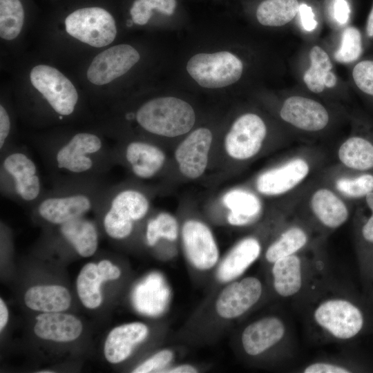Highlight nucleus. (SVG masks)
<instances>
[{
  "instance_id": "nucleus-1",
  "label": "nucleus",
  "mask_w": 373,
  "mask_h": 373,
  "mask_svg": "<svg viewBox=\"0 0 373 373\" xmlns=\"http://www.w3.org/2000/svg\"><path fill=\"white\" fill-rule=\"evenodd\" d=\"M35 144L52 186L104 181L115 164L113 146L92 132L41 139Z\"/></svg>"
},
{
  "instance_id": "nucleus-2",
  "label": "nucleus",
  "mask_w": 373,
  "mask_h": 373,
  "mask_svg": "<svg viewBox=\"0 0 373 373\" xmlns=\"http://www.w3.org/2000/svg\"><path fill=\"white\" fill-rule=\"evenodd\" d=\"M327 153L317 146L296 149L257 175L258 194L283 202L298 199L326 166Z\"/></svg>"
},
{
  "instance_id": "nucleus-3",
  "label": "nucleus",
  "mask_w": 373,
  "mask_h": 373,
  "mask_svg": "<svg viewBox=\"0 0 373 373\" xmlns=\"http://www.w3.org/2000/svg\"><path fill=\"white\" fill-rule=\"evenodd\" d=\"M109 186L107 181L52 186L31 208L33 216L59 226L95 211Z\"/></svg>"
},
{
  "instance_id": "nucleus-4",
  "label": "nucleus",
  "mask_w": 373,
  "mask_h": 373,
  "mask_svg": "<svg viewBox=\"0 0 373 373\" xmlns=\"http://www.w3.org/2000/svg\"><path fill=\"white\" fill-rule=\"evenodd\" d=\"M310 325L323 339L350 341L365 329V315L361 307L343 293L320 295L309 312Z\"/></svg>"
},
{
  "instance_id": "nucleus-5",
  "label": "nucleus",
  "mask_w": 373,
  "mask_h": 373,
  "mask_svg": "<svg viewBox=\"0 0 373 373\" xmlns=\"http://www.w3.org/2000/svg\"><path fill=\"white\" fill-rule=\"evenodd\" d=\"M1 194L32 208L46 192L37 163L23 146L12 145L1 153Z\"/></svg>"
},
{
  "instance_id": "nucleus-6",
  "label": "nucleus",
  "mask_w": 373,
  "mask_h": 373,
  "mask_svg": "<svg viewBox=\"0 0 373 373\" xmlns=\"http://www.w3.org/2000/svg\"><path fill=\"white\" fill-rule=\"evenodd\" d=\"M149 207V198L142 191L109 185L95 211L100 216L106 235L123 240L131 234L134 222L146 216Z\"/></svg>"
},
{
  "instance_id": "nucleus-7",
  "label": "nucleus",
  "mask_w": 373,
  "mask_h": 373,
  "mask_svg": "<svg viewBox=\"0 0 373 373\" xmlns=\"http://www.w3.org/2000/svg\"><path fill=\"white\" fill-rule=\"evenodd\" d=\"M349 203L318 176L298 200L294 213L325 238L348 221Z\"/></svg>"
},
{
  "instance_id": "nucleus-8",
  "label": "nucleus",
  "mask_w": 373,
  "mask_h": 373,
  "mask_svg": "<svg viewBox=\"0 0 373 373\" xmlns=\"http://www.w3.org/2000/svg\"><path fill=\"white\" fill-rule=\"evenodd\" d=\"M135 119L146 132L162 137H177L188 133L196 119L193 108L187 102L173 96L158 97L142 104Z\"/></svg>"
},
{
  "instance_id": "nucleus-9",
  "label": "nucleus",
  "mask_w": 373,
  "mask_h": 373,
  "mask_svg": "<svg viewBox=\"0 0 373 373\" xmlns=\"http://www.w3.org/2000/svg\"><path fill=\"white\" fill-rule=\"evenodd\" d=\"M320 245L270 265L271 284L277 296L285 299L294 298L307 289L312 276L316 274L314 271L323 265Z\"/></svg>"
},
{
  "instance_id": "nucleus-10",
  "label": "nucleus",
  "mask_w": 373,
  "mask_h": 373,
  "mask_svg": "<svg viewBox=\"0 0 373 373\" xmlns=\"http://www.w3.org/2000/svg\"><path fill=\"white\" fill-rule=\"evenodd\" d=\"M186 70L201 87L218 89L231 86L240 79L243 63L229 51L199 52L190 57Z\"/></svg>"
},
{
  "instance_id": "nucleus-11",
  "label": "nucleus",
  "mask_w": 373,
  "mask_h": 373,
  "mask_svg": "<svg viewBox=\"0 0 373 373\" xmlns=\"http://www.w3.org/2000/svg\"><path fill=\"white\" fill-rule=\"evenodd\" d=\"M32 85L45 99L59 120L73 115L79 100L72 82L59 70L48 65H37L30 73Z\"/></svg>"
},
{
  "instance_id": "nucleus-12",
  "label": "nucleus",
  "mask_w": 373,
  "mask_h": 373,
  "mask_svg": "<svg viewBox=\"0 0 373 373\" xmlns=\"http://www.w3.org/2000/svg\"><path fill=\"white\" fill-rule=\"evenodd\" d=\"M268 136L264 119L255 113H245L232 123L225 137V150L233 160L246 162L261 153Z\"/></svg>"
},
{
  "instance_id": "nucleus-13",
  "label": "nucleus",
  "mask_w": 373,
  "mask_h": 373,
  "mask_svg": "<svg viewBox=\"0 0 373 373\" xmlns=\"http://www.w3.org/2000/svg\"><path fill=\"white\" fill-rule=\"evenodd\" d=\"M66 31L73 37L93 47H104L113 41L117 28L113 17L99 7L83 8L65 19Z\"/></svg>"
},
{
  "instance_id": "nucleus-14",
  "label": "nucleus",
  "mask_w": 373,
  "mask_h": 373,
  "mask_svg": "<svg viewBox=\"0 0 373 373\" xmlns=\"http://www.w3.org/2000/svg\"><path fill=\"white\" fill-rule=\"evenodd\" d=\"M325 238L293 211L278 227L274 238L265 249V260L271 265L280 258L321 243Z\"/></svg>"
},
{
  "instance_id": "nucleus-15",
  "label": "nucleus",
  "mask_w": 373,
  "mask_h": 373,
  "mask_svg": "<svg viewBox=\"0 0 373 373\" xmlns=\"http://www.w3.org/2000/svg\"><path fill=\"white\" fill-rule=\"evenodd\" d=\"M279 116L295 130L308 134L325 131L331 121L327 108L321 102L306 97L286 98L279 108Z\"/></svg>"
},
{
  "instance_id": "nucleus-16",
  "label": "nucleus",
  "mask_w": 373,
  "mask_h": 373,
  "mask_svg": "<svg viewBox=\"0 0 373 373\" xmlns=\"http://www.w3.org/2000/svg\"><path fill=\"white\" fill-rule=\"evenodd\" d=\"M289 335L286 321L278 316H267L245 327L241 334V344L245 354L256 357L278 346L287 345Z\"/></svg>"
},
{
  "instance_id": "nucleus-17",
  "label": "nucleus",
  "mask_w": 373,
  "mask_h": 373,
  "mask_svg": "<svg viewBox=\"0 0 373 373\" xmlns=\"http://www.w3.org/2000/svg\"><path fill=\"white\" fill-rule=\"evenodd\" d=\"M115 164L123 163L137 178L148 180L156 175L165 162V154L156 145L146 141L130 140L113 146Z\"/></svg>"
},
{
  "instance_id": "nucleus-18",
  "label": "nucleus",
  "mask_w": 373,
  "mask_h": 373,
  "mask_svg": "<svg viewBox=\"0 0 373 373\" xmlns=\"http://www.w3.org/2000/svg\"><path fill=\"white\" fill-rule=\"evenodd\" d=\"M140 59L139 52L128 44H119L106 49L91 61L87 79L95 85L111 82L128 72Z\"/></svg>"
},
{
  "instance_id": "nucleus-19",
  "label": "nucleus",
  "mask_w": 373,
  "mask_h": 373,
  "mask_svg": "<svg viewBox=\"0 0 373 373\" xmlns=\"http://www.w3.org/2000/svg\"><path fill=\"white\" fill-rule=\"evenodd\" d=\"M263 294L262 282L255 276H247L227 285L216 302L218 314L226 319L238 318L258 303Z\"/></svg>"
},
{
  "instance_id": "nucleus-20",
  "label": "nucleus",
  "mask_w": 373,
  "mask_h": 373,
  "mask_svg": "<svg viewBox=\"0 0 373 373\" xmlns=\"http://www.w3.org/2000/svg\"><path fill=\"white\" fill-rule=\"evenodd\" d=\"M186 256L196 269L207 270L218 262L219 251L209 228L198 220L186 221L182 229Z\"/></svg>"
},
{
  "instance_id": "nucleus-21",
  "label": "nucleus",
  "mask_w": 373,
  "mask_h": 373,
  "mask_svg": "<svg viewBox=\"0 0 373 373\" xmlns=\"http://www.w3.org/2000/svg\"><path fill=\"white\" fill-rule=\"evenodd\" d=\"M213 135L205 127L192 131L178 146L175 160L183 175L190 179L201 176L207 166Z\"/></svg>"
},
{
  "instance_id": "nucleus-22",
  "label": "nucleus",
  "mask_w": 373,
  "mask_h": 373,
  "mask_svg": "<svg viewBox=\"0 0 373 373\" xmlns=\"http://www.w3.org/2000/svg\"><path fill=\"white\" fill-rule=\"evenodd\" d=\"M318 178L348 202L361 200L373 192V173L351 171L336 163L326 165Z\"/></svg>"
},
{
  "instance_id": "nucleus-23",
  "label": "nucleus",
  "mask_w": 373,
  "mask_h": 373,
  "mask_svg": "<svg viewBox=\"0 0 373 373\" xmlns=\"http://www.w3.org/2000/svg\"><path fill=\"white\" fill-rule=\"evenodd\" d=\"M229 209L228 222L236 227H247L258 221L264 213L262 199L255 192L237 188L227 192L222 198Z\"/></svg>"
},
{
  "instance_id": "nucleus-24",
  "label": "nucleus",
  "mask_w": 373,
  "mask_h": 373,
  "mask_svg": "<svg viewBox=\"0 0 373 373\" xmlns=\"http://www.w3.org/2000/svg\"><path fill=\"white\" fill-rule=\"evenodd\" d=\"M262 244L255 236L240 240L218 267L216 276L221 283L231 282L240 276L260 256Z\"/></svg>"
},
{
  "instance_id": "nucleus-25",
  "label": "nucleus",
  "mask_w": 373,
  "mask_h": 373,
  "mask_svg": "<svg viewBox=\"0 0 373 373\" xmlns=\"http://www.w3.org/2000/svg\"><path fill=\"white\" fill-rule=\"evenodd\" d=\"M148 334V327L140 322L115 327L110 332L105 341L104 352L106 360L111 363L124 361Z\"/></svg>"
},
{
  "instance_id": "nucleus-26",
  "label": "nucleus",
  "mask_w": 373,
  "mask_h": 373,
  "mask_svg": "<svg viewBox=\"0 0 373 373\" xmlns=\"http://www.w3.org/2000/svg\"><path fill=\"white\" fill-rule=\"evenodd\" d=\"M35 334L39 338L56 342H70L82 331L81 321L75 316L61 312H43L36 317Z\"/></svg>"
},
{
  "instance_id": "nucleus-27",
  "label": "nucleus",
  "mask_w": 373,
  "mask_h": 373,
  "mask_svg": "<svg viewBox=\"0 0 373 373\" xmlns=\"http://www.w3.org/2000/svg\"><path fill=\"white\" fill-rule=\"evenodd\" d=\"M336 164L358 172L373 171V142L361 135H352L335 151Z\"/></svg>"
},
{
  "instance_id": "nucleus-28",
  "label": "nucleus",
  "mask_w": 373,
  "mask_h": 373,
  "mask_svg": "<svg viewBox=\"0 0 373 373\" xmlns=\"http://www.w3.org/2000/svg\"><path fill=\"white\" fill-rule=\"evenodd\" d=\"M61 238L82 257L93 256L98 246V233L95 223L79 218L59 225Z\"/></svg>"
},
{
  "instance_id": "nucleus-29",
  "label": "nucleus",
  "mask_w": 373,
  "mask_h": 373,
  "mask_svg": "<svg viewBox=\"0 0 373 373\" xmlns=\"http://www.w3.org/2000/svg\"><path fill=\"white\" fill-rule=\"evenodd\" d=\"M26 306L41 312H61L70 305L71 296L60 285H37L29 288L24 296Z\"/></svg>"
},
{
  "instance_id": "nucleus-30",
  "label": "nucleus",
  "mask_w": 373,
  "mask_h": 373,
  "mask_svg": "<svg viewBox=\"0 0 373 373\" xmlns=\"http://www.w3.org/2000/svg\"><path fill=\"white\" fill-rule=\"evenodd\" d=\"M310 67L305 71L303 81L308 89L315 93H322L325 88H333L337 78L332 71V64L327 53L318 46L309 51Z\"/></svg>"
},
{
  "instance_id": "nucleus-31",
  "label": "nucleus",
  "mask_w": 373,
  "mask_h": 373,
  "mask_svg": "<svg viewBox=\"0 0 373 373\" xmlns=\"http://www.w3.org/2000/svg\"><path fill=\"white\" fill-rule=\"evenodd\" d=\"M354 216L356 245L360 256L373 255V192L361 200Z\"/></svg>"
},
{
  "instance_id": "nucleus-32",
  "label": "nucleus",
  "mask_w": 373,
  "mask_h": 373,
  "mask_svg": "<svg viewBox=\"0 0 373 373\" xmlns=\"http://www.w3.org/2000/svg\"><path fill=\"white\" fill-rule=\"evenodd\" d=\"M298 10V0H264L258 5L256 15L260 24L278 27L291 21Z\"/></svg>"
},
{
  "instance_id": "nucleus-33",
  "label": "nucleus",
  "mask_w": 373,
  "mask_h": 373,
  "mask_svg": "<svg viewBox=\"0 0 373 373\" xmlns=\"http://www.w3.org/2000/svg\"><path fill=\"white\" fill-rule=\"evenodd\" d=\"M104 281L97 265L87 263L81 269L77 279V290L83 305L89 309L98 307L102 301L101 284Z\"/></svg>"
},
{
  "instance_id": "nucleus-34",
  "label": "nucleus",
  "mask_w": 373,
  "mask_h": 373,
  "mask_svg": "<svg viewBox=\"0 0 373 373\" xmlns=\"http://www.w3.org/2000/svg\"><path fill=\"white\" fill-rule=\"evenodd\" d=\"M24 11L19 0H0V36L6 40L15 39L21 32Z\"/></svg>"
},
{
  "instance_id": "nucleus-35",
  "label": "nucleus",
  "mask_w": 373,
  "mask_h": 373,
  "mask_svg": "<svg viewBox=\"0 0 373 373\" xmlns=\"http://www.w3.org/2000/svg\"><path fill=\"white\" fill-rule=\"evenodd\" d=\"M178 236V222L172 215L168 213H160L147 223L146 239L149 246H154L160 238L174 241Z\"/></svg>"
},
{
  "instance_id": "nucleus-36",
  "label": "nucleus",
  "mask_w": 373,
  "mask_h": 373,
  "mask_svg": "<svg viewBox=\"0 0 373 373\" xmlns=\"http://www.w3.org/2000/svg\"><path fill=\"white\" fill-rule=\"evenodd\" d=\"M176 0H135L130 10L132 21L137 25L147 23L152 15V10L171 15L175 12Z\"/></svg>"
},
{
  "instance_id": "nucleus-37",
  "label": "nucleus",
  "mask_w": 373,
  "mask_h": 373,
  "mask_svg": "<svg viewBox=\"0 0 373 373\" xmlns=\"http://www.w3.org/2000/svg\"><path fill=\"white\" fill-rule=\"evenodd\" d=\"M362 53L361 35L355 27H348L343 34L339 48L334 59L340 63H350L356 60Z\"/></svg>"
},
{
  "instance_id": "nucleus-38",
  "label": "nucleus",
  "mask_w": 373,
  "mask_h": 373,
  "mask_svg": "<svg viewBox=\"0 0 373 373\" xmlns=\"http://www.w3.org/2000/svg\"><path fill=\"white\" fill-rule=\"evenodd\" d=\"M352 77L361 91L373 96V61L365 60L358 63L353 68Z\"/></svg>"
},
{
  "instance_id": "nucleus-39",
  "label": "nucleus",
  "mask_w": 373,
  "mask_h": 373,
  "mask_svg": "<svg viewBox=\"0 0 373 373\" xmlns=\"http://www.w3.org/2000/svg\"><path fill=\"white\" fill-rule=\"evenodd\" d=\"M173 353L169 350H161L135 367L134 373L162 372L171 363Z\"/></svg>"
},
{
  "instance_id": "nucleus-40",
  "label": "nucleus",
  "mask_w": 373,
  "mask_h": 373,
  "mask_svg": "<svg viewBox=\"0 0 373 373\" xmlns=\"http://www.w3.org/2000/svg\"><path fill=\"white\" fill-rule=\"evenodd\" d=\"M303 373H349L353 372L350 365L331 359L316 361L301 369Z\"/></svg>"
},
{
  "instance_id": "nucleus-41",
  "label": "nucleus",
  "mask_w": 373,
  "mask_h": 373,
  "mask_svg": "<svg viewBox=\"0 0 373 373\" xmlns=\"http://www.w3.org/2000/svg\"><path fill=\"white\" fill-rule=\"evenodd\" d=\"M11 122L6 108L0 106V153L14 145L10 140Z\"/></svg>"
},
{
  "instance_id": "nucleus-42",
  "label": "nucleus",
  "mask_w": 373,
  "mask_h": 373,
  "mask_svg": "<svg viewBox=\"0 0 373 373\" xmlns=\"http://www.w3.org/2000/svg\"><path fill=\"white\" fill-rule=\"evenodd\" d=\"M298 12L304 29L307 31L314 30L316 28L318 23L315 20L314 14L312 8L305 3H302L299 6Z\"/></svg>"
},
{
  "instance_id": "nucleus-43",
  "label": "nucleus",
  "mask_w": 373,
  "mask_h": 373,
  "mask_svg": "<svg viewBox=\"0 0 373 373\" xmlns=\"http://www.w3.org/2000/svg\"><path fill=\"white\" fill-rule=\"evenodd\" d=\"M97 268L104 281L117 279L121 275L120 269L108 260H101Z\"/></svg>"
},
{
  "instance_id": "nucleus-44",
  "label": "nucleus",
  "mask_w": 373,
  "mask_h": 373,
  "mask_svg": "<svg viewBox=\"0 0 373 373\" xmlns=\"http://www.w3.org/2000/svg\"><path fill=\"white\" fill-rule=\"evenodd\" d=\"M350 10L345 0H336L334 5V15L336 20L341 23H345L350 15Z\"/></svg>"
},
{
  "instance_id": "nucleus-45",
  "label": "nucleus",
  "mask_w": 373,
  "mask_h": 373,
  "mask_svg": "<svg viewBox=\"0 0 373 373\" xmlns=\"http://www.w3.org/2000/svg\"><path fill=\"white\" fill-rule=\"evenodd\" d=\"M198 370L193 366L189 364L180 365L171 368H167L162 370V372L168 373H195Z\"/></svg>"
},
{
  "instance_id": "nucleus-46",
  "label": "nucleus",
  "mask_w": 373,
  "mask_h": 373,
  "mask_svg": "<svg viewBox=\"0 0 373 373\" xmlns=\"http://www.w3.org/2000/svg\"><path fill=\"white\" fill-rule=\"evenodd\" d=\"M8 319V311L3 299H0V330L4 328Z\"/></svg>"
},
{
  "instance_id": "nucleus-47",
  "label": "nucleus",
  "mask_w": 373,
  "mask_h": 373,
  "mask_svg": "<svg viewBox=\"0 0 373 373\" xmlns=\"http://www.w3.org/2000/svg\"><path fill=\"white\" fill-rule=\"evenodd\" d=\"M366 30L367 35L373 38V6L367 18Z\"/></svg>"
},
{
  "instance_id": "nucleus-48",
  "label": "nucleus",
  "mask_w": 373,
  "mask_h": 373,
  "mask_svg": "<svg viewBox=\"0 0 373 373\" xmlns=\"http://www.w3.org/2000/svg\"><path fill=\"white\" fill-rule=\"evenodd\" d=\"M40 373H52L54 372L53 371H40Z\"/></svg>"
},
{
  "instance_id": "nucleus-49",
  "label": "nucleus",
  "mask_w": 373,
  "mask_h": 373,
  "mask_svg": "<svg viewBox=\"0 0 373 373\" xmlns=\"http://www.w3.org/2000/svg\"><path fill=\"white\" fill-rule=\"evenodd\" d=\"M373 256V255H372Z\"/></svg>"
}]
</instances>
